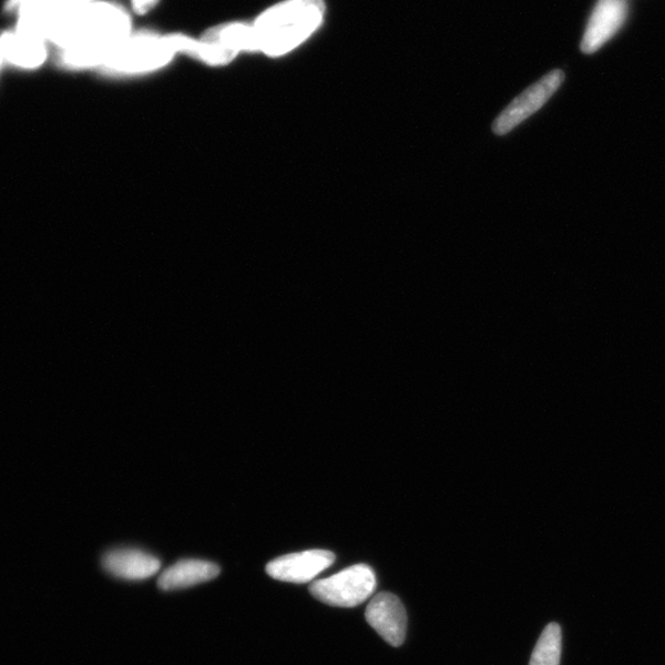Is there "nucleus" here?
<instances>
[{
    "label": "nucleus",
    "mask_w": 665,
    "mask_h": 665,
    "mask_svg": "<svg viewBox=\"0 0 665 665\" xmlns=\"http://www.w3.org/2000/svg\"><path fill=\"white\" fill-rule=\"evenodd\" d=\"M132 32L125 7L112 0H93L58 20L48 43L56 46L60 67L100 69Z\"/></svg>",
    "instance_id": "1"
},
{
    "label": "nucleus",
    "mask_w": 665,
    "mask_h": 665,
    "mask_svg": "<svg viewBox=\"0 0 665 665\" xmlns=\"http://www.w3.org/2000/svg\"><path fill=\"white\" fill-rule=\"evenodd\" d=\"M324 0H282L266 8L252 22L259 54L278 58L292 53L319 30Z\"/></svg>",
    "instance_id": "2"
},
{
    "label": "nucleus",
    "mask_w": 665,
    "mask_h": 665,
    "mask_svg": "<svg viewBox=\"0 0 665 665\" xmlns=\"http://www.w3.org/2000/svg\"><path fill=\"white\" fill-rule=\"evenodd\" d=\"M177 55L168 34L133 30L100 69L111 76L146 75L167 67Z\"/></svg>",
    "instance_id": "3"
},
{
    "label": "nucleus",
    "mask_w": 665,
    "mask_h": 665,
    "mask_svg": "<svg viewBox=\"0 0 665 665\" xmlns=\"http://www.w3.org/2000/svg\"><path fill=\"white\" fill-rule=\"evenodd\" d=\"M376 588L370 566L355 565L336 575L320 579L310 587L311 595L331 607L355 608L370 598Z\"/></svg>",
    "instance_id": "4"
},
{
    "label": "nucleus",
    "mask_w": 665,
    "mask_h": 665,
    "mask_svg": "<svg viewBox=\"0 0 665 665\" xmlns=\"http://www.w3.org/2000/svg\"><path fill=\"white\" fill-rule=\"evenodd\" d=\"M565 78L564 71L559 69L552 70L511 101L494 122L492 129L496 135H507L521 122L535 114L556 93Z\"/></svg>",
    "instance_id": "5"
},
{
    "label": "nucleus",
    "mask_w": 665,
    "mask_h": 665,
    "mask_svg": "<svg viewBox=\"0 0 665 665\" xmlns=\"http://www.w3.org/2000/svg\"><path fill=\"white\" fill-rule=\"evenodd\" d=\"M628 14L629 0H598L581 40V53L595 54L609 43L625 24Z\"/></svg>",
    "instance_id": "6"
},
{
    "label": "nucleus",
    "mask_w": 665,
    "mask_h": 665,
    "mask_svg": "<svg viewBox=\"0 0 665 665\" xmlns=\"http://www.w3.org/2000/svg\"><path fill=\"white\" fill-rule=\"evenodd\" d=\"M366 621L394 647L402 646L407 634V612L401 600L391 592L383 591L368 603Z\"/></svg>",
    "instance_id": "7"
},
{
    "label": "nucleus",
    "mask_w": 665,
    "mask_h": 665,
    "mask_svg": "<svg viewBox=\"0 0 665 665\" xmlns=\"http://www.w3.org/2000/svg\"><path fill=\"white\" fill-rule=\"evenodd\" d=\"M334 561L335 555L331 551H303L271 561L266 566V573L276 580L301 585V583H309L321 575L323 570L334 564Z\"/></svg>",
    "instance_id": "8"
},
{
    "label": "nucleus",
    "mask_w": 665,
    "mask_h": 665,
    "mask_svg": "<svg viewBox=\"0 0 665 665\" xmlns=\"http://www.w3.org/2000/svg\"><path fill=\"white\" fill-rule=\"evenodd\" d=\"M47 44L46 40L18 29L0 34L5 64L20 69L33 70L43 66L48 57Z\"/></svg>",
    "instance_id": "9"
},
{
    "label": "nucleus",
    "mask_w": 665,
    "mask_h": 665,
    "mask_svg": "<svg viewBox=\"0 0 665 665\" xmlns=\"http://www.w3.org/2000/svg\"><path fill=\"white\" fill-rule=\"evenodd\" d=\"M102 566L118 578L141 580L155 576L160 561L140 550H114L102 558Z\"/></svg>",
    "instance_id": "10"
},
{
    "label": "nucleus",
    "mask_w": 665,
    "mask_h": 665,
    "mask_svg": "<svg viewBox=\"0 0 665 665\" xmlns=\"http://www.w3.org/2000/svg\"><path fill=\"white\" fill-rule=\"evenodd\" d=\"M220 572V567L212 562L182 559L163 572L158 587L166 591L189 588L217 578Z\"/></svg>",
    "instance_id": "11"
},
{
    "label": "nucleus",
    "mask_w": 665,
    "mask_h": 665,
    "mask_svg": "<svg viewBox=\"0 0 665 665\" xmlns=\"http://www.w3.org/2000/svg\"><path fill=\"white\" fill-rule=\"evenodd\" d=\"M201 37L237 55L242 53L259 54L257 37H255L252 23H222L209 27Z\"/></svg>",
    "instance_id": "12"
},
{
    "label": "nucleus",
    "mask_w": 665,
    "mask_h": 665,
    "mask_svg": "<svg viewBox=\"0 0 665 665\" xmlns=\"http://www.w3.org/2000/svg\"><path fill=\"white\" fill-rule=\"evenodd\" d=\"M177 54L190 56L210 66H226L233 63L237 54L210 43L201 36L192 37L187 34H168Z\"/></svg>",
    "instance_id": "13"
},
{
    "label": "nucleus",
    "mask_w": 665,
    "mask_h": 665,
    "mask_svg": "<svg viewBox=\"0 0 665 665\" xmlns=\"http://www.w3.org/2000/svg\"><path fill=\"white\" fill-rule=\"evenodd\" d=\"M562 654V630L552 622L542 631L529 665H559Z\"/></svg>",
    "instance_id": "14"
},
{
    "label": "nucleus",
    "mask_w": 665,
    "mask_h": 665,
    "mask_svg": "<svg viewBox=\"0 0 665 665\" xmlns=\"http://www.w3.org/2000/svg\"><path fill=\"white\" fill-rule=\"evenodd\" d=\"M90 2L93 0H9L8 9L16 12L23 4H37L49 10L57 18L58 23V20L65 15Z\"/></svg>",
    "instance_id": "15"
},
{
    "label": "nucleus",
    "mask_w": 665,
    "mask_h": 665,
    "mask_svg": "<svg viewBox=\"0 0 665 665\" xmlns=\"http://www.w3.org/2000/svg\"><path fill=\"white\" fill-rule=\"evenodd\" d=\"M160 0H131L133 12L146 15L159 4Z\"/></svg>",
    "instance_id": "16"
},
{
    "label": "nucleus",
    "mask_w": 665,
    "mask_h": 665,
    "mask_svg": "<svg viewBox=\"0 0 665 665\" xmlns=\"http://www.w3.org/2000/svg\"><path fill=\"white\" fill-rule=\"evenodd\" d=\"M5 65L7 64H5L4 55L2 53V48H0V71H2V69Z\"/></svg>",
    "instance_id": "17"
}]
</instances>
